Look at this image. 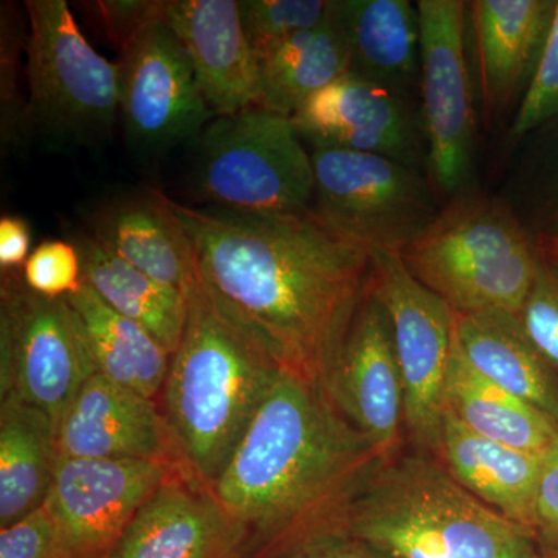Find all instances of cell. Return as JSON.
Returning <instances> with one entry per match:
<instances>
[{"mask_svg":"<svg viewBox=\"0 0 558 558\" xmlns=\"http://www.w3.org/2000/svg\"><path fill=\"white\" fill-rule=\"evenodd\" d=\"M527 340L558 373V266L539 253L519 317Z\"/></svg>","mask_w":558,"mask_h":558,"instance_id":"4dcf8cb0","label":"cell"},{"mask_svg":"<svg viewBox=\"0 0 558 558\" xmlns=\"http://www.w3.org/2000/svg\"><path fill=\"white\" fill-rule=\"evenodd\" d=\"M325 388L343 417L385 457L398 454L403 424L402 376L387 312L371 286Z\"/></svg>","mask_w":558,"mask_h":558,"instance_id":"9a60e30c","label":"cell"},{"mask_svg":"<svg viewBox=\"0 0 558 558\" xmlns=\"http://www.w3.org/2000/svg\"><path fill=\"white\" fill-rule=\"evenodd\" d=\"M119 64L120 116L134 148L165 153L207 130L215 113L189 54L161 17L121 51Z\"/></svg>","mask_w":558,"mask_h":558,"instance_id":"7c38bea8","label":"cell"},{"mask_svg":"<svg viewBox=\"0 0 558 558\" xmlns=\"http://www.w3.org/2000/svg\"><path fill=\"white\" fill-rule=\"evenodd\" d=\"M247 534L178 469L142 506L108 558H245Z\"/></svg>","mask_w":558,"mask_h":558,"instance_id":"2e32d148","label":"cell"},{"mask_svg":"<svg viewBox=\"0 0 558 558\" xmlns=\"http://www.w3.org/2000/svg\"><path fill=\"white\" fill-rule=\"evenodd\" d=\"M550 128H553V161H550V174H549V207L553 208L554 216L558 218V117L550 121Z\"/></svg>","mask_w":558,"mask_h":558,"instance_id":"f35d334b","label":"cell"},{"mask_svg":"<svg viewBox=\"0 0 558 558\" xmlns=\"http://www.w3.org/2000/svg\"><path fill=\"white\" fill-rule=\"evenodd\" d=\"M444 411L483 438L537 457H545L558 439V428L548 417L486 379L454 343L444 387Z\"/></svg>","mask_w":558,"mask_h":558,"instance_id":"cb8c5ba5","label":"cell"},{"mask_svg":"<svg viewBox=\"0 0 558 558\" xmlns=\"http://www.w3.org/2000/svg\"><path fill=\"white\" fill-rule=\"evenodd\" d=\"M22 278L38 295L68 299L84 282L78 248L64 241L43 242L25 263Z\"/></svg>","mask_w":558,"mask_h":558,"instance_id":"d6a6232c","label":"cell"},{"mask_svg":"<svg viewBox=\"0 0 558 558\" xmlns=\"http://www.w3.org/2000/svg\"><path fill=\"white\" fill-rule=\"evenodd\" d=\"M387 461L325 385L281 369L208 490L247 534L245 558H290L343 535Z\"/></svg>","mask_w":558,"mask_h":558,"instance_id":"7a4b0ae2","label":"cell"},{"mask_svg":"<svg viewBox=\"0 0 558 558\" xmlns=\"http://www.w3.org/2000/svg\"><path fill=\"white\" fill-rule=\"evenodd\" d=\"M371 292L387 312L402 376L403 424L418 449L438 458L454 312L411 275L399 252L371 250Z\"/></svg>","mask_w":558,"mask_h":558,"instance_id":"30bf717a","label":"cell"},{"mask_svg":"<svg viewBox=\"0 0 558 558\" xmlns=\"http://www.w3.org/2000/svg\"><path fill=\"white\" fill-rule=\"evenodd\" d=\"M97 373L83 326L68 299H47L9 271L0 293V391L60 425Z\"/></svg>","mask_w":558,"mask_h":558,"instance_id":"ba28073f","label":"cell"},{"mask_svg":"<svg viewBox=\"0 0 558 558\" xmlns=\"http://www.w3.org/2000/svg\"><path fill=\"white\" fill-rule=\"evenodd\" d=\"M292 123L312 146L377 154L418 171L427 161L422 110L410 95L352 72L312 97Z\"/></svg>","mask_w":558,"mask_h":558,"instance_id":"5bb4252c","label":"cell"},{"mask_svg":"<svg viewBox=\"0 0 558 558\" xmlns=\"http://www.w3.org/2000/svg\"><path fill=\"white\" fill-rule=\"evenodd\" d=\"M161 21L189 54L215 117L258 108L259 60L245 36L238 0H161Z\"/></svg>","mask_w":558,"mask_h":558,"instance_id":"e0dca14e","label":"cell"},{"mask_svg":"<svg viewBox=\"0 0 558 558\" xmlns=\"http://www.w3.org/2000/svg\"><path fill=\"white\" fill-rule=\"evenodd\" d=\"M438 461L473 497L534 532L543 457L483 438L444 411Z\"/></svg>","mask_w":558,"mask_h":558,"instance_id":"44dd1931","label":"cell"},{"mask_svg":"<svg viewBox=\"0 0 558 558\" xmlns=\"http://www.w3.org/2000/svg\"><path fill=\"white\" fill-rule=\"evenodd\" d=\"M351 72V54L336 5L311 31L296 33L259 62L258 108L292 119L312 97Z\"/></svg>","mask_w":558,"mask_h":558,"instance_id":"d4e9b609","label":"cell"},{"mask_svg":"<svg viewBox=\"0 0 558 558\" xmlns=\"http://www.w3.org/2000/svg\"><path fill=\"white\" fill-rule=\"evenodd\" d=\"M75 245L83 267V281L110 310L137 323L171 355L174 354L189 322V296L117 258L94 238H81Z\"/></svg>","mask_w":558,"mask_h":558,"instance_id":"4316f807","label":"cell"},{"mask_svg":"<svg viewBox=\"0 0 558 558\" xmlns=\"http://www.w3.org/2000/svg\"><path fill=\"white\" fill-rule=\"evenodd\" d=\"M351 72L410 95L421 89V21L409 0H333Z\"/></svg>","mask_w":558,"mask_h":558,"instance_id":"603a6c76","label":"cell"},{"mask_svg":"<svg viewBox=\"0 0 558 558\" xmlns=\"http://www.w3.org/2000/svg\"><path fill=\"white\" fill-rule=\"evenodd\" d=\"M422 120L427 137L428 179L450 199L472 191L475 172V109L465 61L462 0H418Z\"/></svg>","mask_w":558,"mask_h":558,"instance_id":"8fae6325","label":"cell"},{"mask_svg":"<svg viewBox=\"0 0 558 558\" xmlns=\"http://www.w3.org/2000/svg\"><path fill=\"white\" fill-rule=\"evenodd\" d=\"M400 258L454 314L497 311L519 317L539 250L508 204L470 191L440 209Z\"/></svg>","mask_w":558,"mask_h":558,"instance_id":"5b68a950","label":"cell"},{"mask_svg":"<svg viewBox=\"0 0 558 558\" xmlns=\"http://www.w3.org/2000/svg\"><path fill=\"white\" fill-rule=\"evenodd\" d=\"M550 558H558V549L553 554V556H550Z\"/></svg>","mask_w":558,"mask_h":558,"instance_id":"60d3db41","label":"cell"},{"mask_svg":"<svg viewBox=\"0 0 558 558\" xmlns=\"http://www.w3.org/2000/svg\"><path fill=\"white\" fill-rule=\"evenodd\" d=\"M102 25L120 51L137 38L149 24L161 17L159 0H101L95 3Z\"/></svg>","mask_w":558,"mask_h":558,"instance_id":"e575fe53","label":"cell"},{"mask_svg":"<svg viewBox=\"0 0 558 558\" xmlns=\"http://www.w3.org/2000/svg\"><path fill=\"white\" fill-rule=\"evenodd\" d=\"M68 301L78 315L97 373L145 398L159 399L170 352L148 330L110 310L86 282Z\"/></svg>","mask_w":558,"mask_h":558,"instance_id":"83f0119b","label":"cell"},{"mask_svg":"<svg viewBox=\"0 0 558 558\" xmlns=\"http://www.w3.org/2000/svg\"><path fill=\"white\" fill-rule=\"evenodd\" d=\"M0 558H70L47 502L0 531Z\"/></svg>","mask_w":558,"mask_h":558,"instance_id":"836d02e7","label":"cell"},{"mask_svg":"<svg viewBox=\"0 0 558 558\" xmlns=\"http://www.w3.org/2000/svg\"><path fill=\"white\" fill-rule=\"evenodd\" d=\"M178 465L62 458L47 497L70 558H108L142 506Z\"/></svg>","mask_w":558,"mask_h":558,"instance_id":"4fadbf2b","label":"cell"},{"mask_svg":"<svg viewBox=\"0 0 558 558\" xmlns=\"http://www.w3.org/2000/svg\"><path fill=\"white\" fill-rule=\"evenodd\" d=\"M330 3L332 0H242V25L259 62L296 33L322 24Z\"/></svg>","mask_w":558,"mask_h":558,"instance_id":"f1b7e54d","label":"cell"},{"mask_svg":"<svg viewBox=\"0 0 558 558\" xmlns=\"http://www.w3.org/2000/svg\"><path fill=\"white\" fill-rule=\"evenodd\" d=\"M32 233L27 220L17 216L0 219V270L20 271L31 258Z\"/></svg>","mask_w":558,"mask_h":558,"instance_id":"8d00e7d4","label":"cell"},{"mask_svg":"<svg viewBox=\"0 0 558 558\" xmlns=\"http://www.w3.org/2000/svg\"><path fill=\"white\" fill-rule=\"evenodd\" d=\"M314 211L369 250L402 252L438 218L432 182L388 157L312 146Z\"/></svg>","mask_w":558,"mask_h":558,"instance_id":"9c48e42d","label":"cell"},{"mask_svg":"<svg viewBox=\"0 0 558 558\" xmlns=\"http://www.w3.org/2000/svg\"><path fill=\"white\" fill-rule=\"evenodd\" d=\"M534 532L538 545L558 549V439L543 457Z\"/></svg>","mask_w":558,"mask_h":558,"instance_id":"d590c367","label":"cell"},{"mask_svg":"<svg viewBox=\"0 0 558 558\" xmlns=\"http://www.w3.org/2000/svg\"><path fill=\"white\" fill-rule=\"evenodd\" d=\"M194 190L213 208L275 215L312 208L311 154L292 119L252 108L218 117L202 132Z\"/></svg>","mask_w":558,"mask_h":558,"instance_id":"8992f818","label":"cell"},{"mask_svg":"<svg viewBox=\"0 0 558 558\" xmlns=\"http://www.w3.org/2000/svg\"><path fill=\"white\" fill-rule=\"evenodd\" d=\"M290 558H391L368 543L360 542L349 535H336L300 550Z\"/></svg>","mask_w":558,"mask_h":558,"instance_id":"74e56055","label":"cell"},{"mask_svg":"<svg viewBox=\"0 0 558 558\" xmlns=\"http://www.w3.org/2000/svg\"><path fill=\"white\" fill-rule=\"evenodd\" d=\"M558 0L470 2L487 120L523 101L548 40Z\"/></svg>","mask_w":558,"mask_h":558,"instance_id":"d6986e66","label":"cell"},{"mask_svg":"<svg viewBox=\"0 0 558 558\" xmlns=\"http://www.w3.org/2000/svg\"><path fill=\"white\" fill-rule=\"evenodd\" d=\"M25 10L27 126L76 145L106 138L120 113V64L90 46L64 0H28Z\"/></svg>","mask_w":558,"mask_h":558,"instance_id":"52a82bcc","label":"cell"},{"mask_svg":"<svg viewBox=\"0 0 558 558\" xmlns=\"http://www.w3.org/2000/svg\"><path fill=\"white\" fill-rule=\"evenodd\" d=\"M539 253L558 266V226L556 229L545 231L537 238Z\"/></svg>","mask_w":558,"mask_h":558,"instance_id":"ab89813d","label":"cell"},{"mask_svg":"<svg viewBox=\"0 0 558 558\" xmlns=\"http://www.w3.org/2000/svg\"><path fill=\"white\" fill-rule=\"evenodd\" d=\"M454 347L480 374L538 410L558 428V373L505 312L454 314Z\"/></svg>","mask_w":558,"mask_h":558,"instance_id":"7402d4cb","label":"cell"},{"mask_svg":"<svg viewBox=\"0 0 558 558\" xmlns=\"http://www.w3.org/2000/svg\"><path fill=\"white\" fill-rule=\"evenodd\" d=\"M60 461L58 428L46 414L14 399L0 405V527L39 509Z\"/></svg>","mask_w":558,"mask_h":558,"instance_id":"484cf974","label":"cell"},{"mask_svg":"<svg viewBox=\"0 0 558 558\" xmlns=\"http://www.w3.org/2000/svg\"><path fill=\"white\" fill-rule=\"evenodd\" d=\"M58 450L62 458L163 461L179 468L159 402L100 373L83 385L62 416Z\"/></svg>","mask_w":558,"mask_h":558,"instance_id":"ac0fdd59","label":"cell"},{"mask_svg":"<svg viewBox=\"0 0 558 558\" xmlns=\"http://www.w3.org/2000/svg\"><path fill=\"white\" fill-rule=\"evenodd\" d=\"M279 371L197 288L160 395L172 450L186 476L207 488L216 483Z\"/></svg>","mask_w":558,"mask_h":558,"instance_id":"3957f363","label":"cell"},{"mask_svg":"<svg viewBox=\"0 0 558 558\" xmlns=\"http://www.w3.org/2000/svg\"><path fill=\"white\" fill-rule=\"evenodd\" d=\"M0 24V142L5 153L21 142L27 130V106L20 97L21 49L27 38L24 39L11 5L2 7Z\"/></svg>","mask_w":558,"mask_h":558,"instance_id":"f546056e","label":"cell"},{"mask_svg":"<svg viewBox=\"0 0 558 558\" xmlns=\"http://www.w3.org/2000/svg\"><path fill=\"white\" fill-rule=\"evenodd\" d=\"M168 202L193 241L211 310L279 368L325 385L368 293L371 250L314 208L245 215Z\"/></svg>","mask_w":558,"mask_h":558,"instance_id":"6da1fadb","label":"cell"},{"mask_svg":"<svg viewBox=\"0 0 558 558\" xmlns=\"http://www.w3.org/2000/svg\"><path fill=\"white\" fill-rule=\"evenodd\" d=\"M558 117V3L542 60L535 70L531 86L517 110L510 126L513 142L546 126Z\"/></svg>","mask_w":558,"mask_h":558,"instance_id":"1f68e13d","label":"cell"},{"mask_svg":"<svg viewBox=\"0 0 558 558\" xmlns=\"http://www.w3.org/2000/svg\"><path fill=\"white\" fill-rule=\"evenodd\" d=\"M92 227L102 248L160 284L189 299L199 288L193 241L160 191L110 202L95 213Z\"/></svg>","mask_w":558,"mask_h":558,"instance_id":"ffe728a7","label":"cell"},{"mask_svg":"<svg viewBox=\"0 0 558 558\" xmlns=\"http://www.w3.org/2000/svg\"><path fill=\"white\" fill-rule=\"evenodd\" d=\"M343 535L391 558H538L531 529L488 508L425 453L385 462Z\"/></svg>","mask_w":558,"mask_h":558,"instance_id":"277c9868","label":"cell"}]
</instances>
